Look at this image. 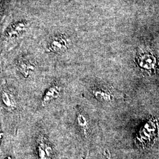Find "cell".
Instances as JSON below:
<instances>
[{
	"label": "cell",
	"instance_id": "1",
	"mask_svg": "<svg viewBox=\"0 0 159 159\" xmlns=\"http://www.w3.org/2000/svg\"><path fill=\"white\" fill-rule=\"evenodd\" d=\"M37 151L39 159H52V148L44 135H40L37 139Z\"/></svg>",
	"mask_w": 159,
	"mask_h": 159
},
{
	"label": "cell",
	"instance_id": "7",
	"mask_svg": "<svg viewBox=\"0 0 159 159\" xmlns=\"http://www.w3.org/2000/svg\"><path fill=\"white\" fill-rule=\"evenodd\" d=\"M68 47V43L64 38H57L51 41L48 47V50L50 52H61L65 51Z\"/></svg>",
	"mask_w": 159,
	"mask_h": 159
},
{
	"label": "cell",
	"instance_id": "4",
	"mask_svg": "<svg viewBox=\"0 0 159 159\" xmlns=\"http://www.w3.org/2000/svg\"><path fill=\"white\" fill-rule=\"evenodd\" d=\"M17 68L20 73L25 78L30 77L35 70V64L26 59H21L17 64Z\"/></svg>",
	"mask_w": 159,
	"mask_h": 159
},
{
	"label": "cell",
	"instance_id": "3",
	"mask_svg": "<svg viewBox=\"0 0 159 159\" xmlns=\"http://www.w3.org/2000/svg\"><path fill=\"white\" fill-rule=\"evenodd\" d=\"M1 100L4 106L8 110L12 111L17 108V102L13 93L7 87H4L1 91Z\"/></svg>",
	"mask_w": 159,
	"mask_h": 159
},
{
	"label": "cell",
	"instance_id": "5",
	"mask_svg": "<svg viewBox=\"0 0 159 159\" xmlns=\"http://www.w3.org/2000/svg\"><path fill=\"white\" fill-rule=\"evenodd\" d=\"M76 123L77 127L80 131L82 133V134L84 136H88L90 130L89 121L86 115L83 112L79 111V113H77Z\"/></svg>",
	"mask_w": 159,
	"mask_h": 159
},
{
	"label": "cell",
	"instance_id": "2",
	"mask_svg": "<svg viewBox=\"0 0 159 159\" xmlns=\"http://www.w3.org/2000/svg\"><path fill=\"white\" fill-rule=\"evenodd\" d=\"M63 87L61 85L55 83L53 84L46 90L42 98L41 104L43 107H46L50 102L58 98L61 94Z\"/></svg>",
	"mask_w": 159,
	"mask_h": 159
},
{
	"label": "cell",
	"instance_id": "6",
	"mask_svg": "<svg viewBox=\"0 0 159 159\" xmlns=\"http://www.w3.org/2000/svg\"><path fill=\"white\" fill-rule=\"evenodd\" d=\"M93 96L100 102H108L111 100L112 96L106 89L102 87H94L91 89Z\"/></svg>",
	"mask_w": 159,
	"mask_h": 159
}]
</instances>
